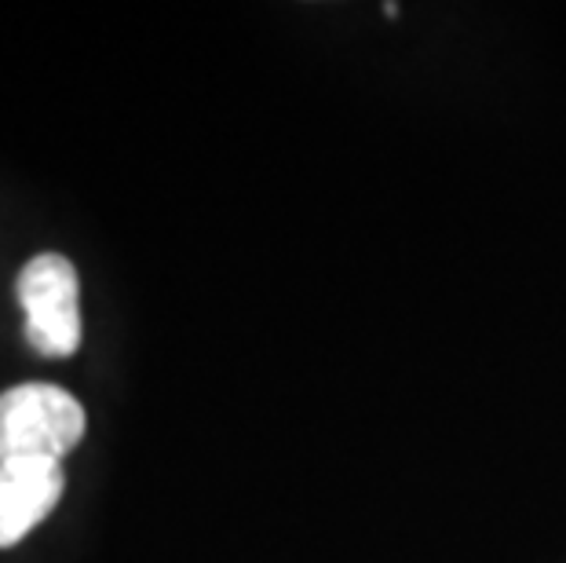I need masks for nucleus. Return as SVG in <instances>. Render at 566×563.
Wrapping results in <instances>:
<instances>
[{"label":"nucleus","instance_id":"nucleus-1","mask_svg":"<svg viewBox=\"0 0 566 563\" xmlns=\"http://www.w3.org/2000/svg\"><path fill=\"white\" fill-rule=\"evenodd\" d=\"M84 406L55 385H19L0 395V461H63L84 439Z\"/></svg>","mask_w":566,"mask_h":563},{"label":"nucleus","instance_id":"nucleus-2","mask_svg":"<svg viewBox=\"0 0 566 563\" xmlns=\"http://www.w3.org/2000/svg\"><path fill=\"white\" fill-rule=\"evenodd\" d=\"M27 341L44 358H70L81 347V282L63 253H41L19 271Z\"/></svg>","mask_w":566,"mask_h":563},{"label":"nucleus","instance_id":"nucleus-3","mask_svg":"<svg viewBox=\"0 0 566 563\" xmlns=\"http://www.w3.org/2000/svg\"><path fill=\"white\" fill-rule=\"evenodd\" d=\"M66 490L59 461H0V549H15L52 517Z\"/></svg>","mask_w":566,"mask_h":563}]
</instances>
